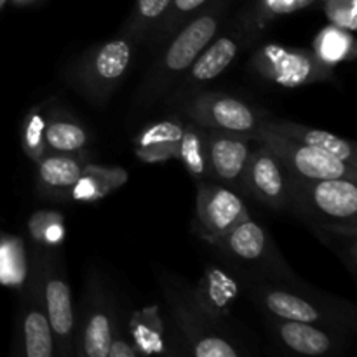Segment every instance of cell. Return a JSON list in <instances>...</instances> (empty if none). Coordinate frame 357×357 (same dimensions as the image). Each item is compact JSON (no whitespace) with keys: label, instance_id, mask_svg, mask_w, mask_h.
<instances>
[{"label":"cell","instance_id":"2","mask_svg":"<svg viewBox=\"0 0 357 357\" xmlns=\"http://www.w3.org/2000/svg\"><path fill=\"white\" fill-rule=\"evenodd\" d=\"M255 138L281 160L291 176L303 178V180H324V178L356 180V167L342 162L324 150L293 142L267 129H258Z\"/></svg>","mask_w":357,"mask_h":357},{"label":"cell","instance_id":"7","mask_svg":"<svg viewBox=\"0 0 357 357\" xmlns=\"http://www.w3.org/2000/svg\"><path fill=\"white\" fill-rule=\"evenodd\" d=\"M208 139L213 178L229 185L239 183L251 153L248 135L208 129Z\"/></svg>","mask_w":357,"mask_h":357},{"label":"cell","instance_id":"23","mask_svg":"<svg viewBox=\"0 0 357 357\" xmlns=\"http://www.w3.org/2000/svg\"><path fill=\"white\" fill-rule=\"evenodd\" d=\"M112 326L107 314L94 312L84 333V354L89 357H108L112 345Z\"/></svg>","mask_w":357,"mask_h":357},{"label":"cell","instance_id":"10","mask_svg":"<svg viewBox=\"0 0 357 357\" xmlns=\"http://www.w3.org/2000/svg\"><path fill=\"white\" fill-rule=\"evenodd\" d=\"M183 126L176 121H160L149 126L136 139V155L145 162H162L178 153Z\"/></svg>","mask_w":357,"mask_h":357},{"label":"cell","instance_id":"15","mask_svg":"<svg viewBox=\"0 0 357 357\" xmlns=\"http://www.w3.org/2000/svg\"><path fill=\"white\" fill-rule=\"evenodd\" d=\"M197 300L211 316L227 312L237 295V284L232 278L218 268H209L197 286Z\"/></svg>","mask_w":357,"mask_h":357},{"label":"cell","instance_id":"16","mask_svg":"<svg viewBox=\"0 0 357 357\" xmlns=\"http://www.w3.org/2000/svg\"><path fill=\"white\" fill-rule=\"evenodd\" d=\"M279 335L288 349L303 356H323L331 351L333 340L312 323L300 321H282L279 324Z\"/></svg>","mask_w":357,"mask_h":357},{"label":"cell","instance_id":"12","mask_svg":"<svg viewBox=\"0 0 357 357\" xmlns=\"http://www.w3.org/2000/svg\"><path fill=\"white\" fill-rule=\"evenodd\" d=\"M45 316L51 324L52 333L65 347L68 345L73 331V309L70 286L59 278H51L45 282Z\"/></svg>","mask_w":357,"mask_h":357},{"label":"cell","instance_id":"18","mask_svg":"<svg viewBox=\"0 0 357 357\" xmlns=\"http://www.w3.org/2000/svg\"><path fill=\"white\" fill-rule=\"evenodd\" d=\"M268 312L282 321H300V323H319L323 314L302 296L288 291H268L264 298Z\"/></svg>","mask_w":357,"mask_h":357},{"label":"cell","instance_id":"5","mask_svg":"<svg viewBox=\"0 0 357 357\" xmlns=\"http://www.w3.org/2000/svg\"><path fill=\"white\" fill-rule=\"evenodd\" d=\"M250 218L243 199L223 185L199 181L197 220L206 239L218 243L234 227Z\"/></svg>","mask_w":357,"mask_h":357},{"label":"cell","instance_id":"26","mask_svg":"<svg viewBox=\"0 0 357 357\" xmlns=\"http://www.w3.org/2000/svg\"><path fill=\"white\" fill-rule=\"evenodd\" d=\"M194 354L197 357H237L239 352L220 337H204L195 344Z\"/></svg>","mask_w":357,"mask_h":357},{"label":"cell","instance_id":"25","mask_svg":"<svg viewBox=\"0 0 357 357\" xmlns=\"http://www.w3.org/2000/svg\"><path fill=\"white\" fill-rule=\"evenodd\" d=\"M356 0H324L328 20L342 30H356Z\"/></svg>","mask_w":357,"mask_h":357},{"label":"cell","instance_id":"22","mask_svg":"<svg viewBox=\"0 0 357 357\" xmlns=\"http://www.w3.org/2000/svg\"><path fill=\"white\" fill-rule=\"evenodd\" d=\"M44 142L54 152L68 153L82 150L87 142V136L86 131L73 122L54 121L45 128Z\"/></svg>","mask_w":357,"mask_h":357},{"label":"cell","instance_id":"31","mask_svg":"<svg viewBox=\"0 0 357 357\" xmlns=\"http://www.w3.org/2000/svg\"><path fill=\"white\" fill-rule=\"evenodd\" d=\"M138 354L136 349H132L131 345L126 344V342L112 340L110 351H108V357H132Z\"/></svg>","mask_w":357,"mask_h":357},{"label":"cell","instance_id":"20","mask_svg":"<svg viewBox=\"0 0 357 357\" xmlns=\"http://www.w3.org/2000/svg\"><path fill=\"white\" fill-rule=\"evenodd\" d=\"M26 255L17 237H0V284L20 288L26 279Z\"/></svg>","mask_w":357,"mask_h":357},{"label":"cell","instance_id":"11","mask_svg":"<svg viewBox=\"0 0 357 357\" xmlns=\"http://www.w3.org/2000/svg\"><path fill=\"white\" fill-rule=\"evenodd\" d=\"M176 157L183 162L185 169L194 180L206 181L213 178L209 164L208 128H202L195 122L183 126Z\"/></svg>","mask_w":357,"mask_h":357},{"label":"cell","instance_id":"3","mask_svg":"<svg viewBox=\"0 0 357 357\" xmlns=\"http://www.w3.org/2000/svg\"><path fill=\"white\" fill-rule=\"evenodd\" d=\"M253 65L261 75L284 87H298L328 77V63L317 54L281 45H265L255 54Z\"/></svg>","mask_w":357,"mask_h":357},{"label":"cell","instance_id":"32","mask_svg":"<svg viewBox=\"0 0 357 357\" xmlns=\"http://www.w3.org/2000/svg\"><path fill=\"white\" fill-rule=\"evenodd\" d=\"M6 3H7V0H0V10H2V7L6 6Z\"/></svg>","mask_w":357,"mask_h":357},{"label":"cell","instance_id":"8","mask_svg":"<svg viewBox=\"0 0 357 357\" xmlns=\"http://www.w3.org/2000/svg\"><path fill=\"white\" fill-rule=\"evenodd\" d=\"M218 17L213 13L201 14L176 35L164 54L162 68L169 73H180L190 68L206 45L213 40L218 30Z\"/></svg>","mask_w":357,"mask_h":357},{"label":"cell","instance_id":"17","mask_svg":"<svg viewBox=\"0 0 357 357\" xmlns=\"http://www.w3.org/2000/svg\"><path fill=\"white\" fill-rule=\"evenodd\" d=\"M131 61V45L126 40H110L101 45L91 61V72L100 82L121 79Z\"/></svg>","mask_w":357,"mask_h":357},{"label":"cell","instance_id":"9","mask_svg":"<svg viewBox=\"0 0 357 357\" xmlns=\"http://www.w3.org/2000/svg\"><path fill=\"white\" fill-rule=\"evenodd\" d=\"M260 129H267V131L275 132V135H281L284 138L293 139V142L303 143V145L314 146V149L324 150V152L331 153L333 157H337L342 162L349 164L351 167H356L357 155H356V146L352 145L347 139L340 138V136L333 135V132L323 131V129H314L307 128V126L295 124V122H261Z\"/></svg>","mask_w":357,"mask_h":357},{"label":"cell","instance_id":"24","mask_svg":"<svg viewBox=\"0 0 357 357\" xmlns=\"http://www.w3.org/2000/svg\"><path fill=\"white\" fill-rule=\"evenodd\" d=\"M351 38L342 28L331 26L319 35L317 40V58L324 63H335L345 58V52L349 51Z\"/></svg>","mask_w":357,"mask_h":357},{"label":"cell","instance_id":"19","mask_svg":"<svg viewBox=\"0 0 357 357\" xmlns=\"http://www.w3.org/2000/svg\"><path fill=\"white\" fill-rule=\"evenodd\" d=\"M82 174L80 164L68 155L44 157L38 164V178L42 183L58 190L75 187L82 180Z\"/></svg>","mask_w":357,"mask_h":357},{"label":"cell","instance_id":"27","mask_svg":"<svg viewBox=\"0 0 357 357\" xmlns=\"http://www.w3.org/2000/svg\"><path fill=\"white\" fill-rule=\"evenodd\" d=\"M171 0H136V16L139 21H155L169 9Z\"/></svg>","mask_w":357,"mask_h":357},{"label":"cell","instance_id":"30","mask_svg":"<svg viewBox=\"0 0 357 357\" xmlns=\"http://www.w3.org/2000/svg\"><path fill=\"white\" fill-rule=\"evenodd\" d=\"M208 0H171V14L173 16H187L199 7L204 6Z\"/></svg>","mask_w":357,"mask_h":357},{"label":"cell","instance_id":"6","mask_svg":"<svg viewBox=\"0 0 357 357\" xmlns=\"http://www.w3.org/2000/svg\"><path fill=\"white\" fill-rule=\"evenodd\" d=\"M281 160L261 145L250 153L244 178L251 194L272 209H282L289 201V176Z\"/></svg>","mask_w":357,"mask_h":357},{"label":"cell","instance_id":"29","mask_svg":"<svg viewBox=\"0 0 357 357\" xmlns=\"http://www.w3.org/2000/svg\"><path fill=\"white\" fill-rule=\"evenodd\" d=\"M42 128V121L40 119H33V121L28 124L26 128V135H24V146H26L28 152L33 150V157H40L42 155V149H44V143L40 142V138H44L40 131Z\"/></svg>","mask_w":357,"mask_h":357},{"label":"cell","instance_id":"28","mask_svg":"<svg viewBox=\"0 0 357 357\" xmlns=\"http://www.w3.org/2000/svg\"><path fill=\"white\" fill-rule=\"evenodd\" d=\"M316 0H261V9L268 14H274V16H279V14H289L296 13V10L307 9L309 6Z\"/></svg>","mask_w":357,"mask_h":357},{"label":"cell","instance_id":"14","mask_svg":"<svg viewBox=\"0 0 357 357\" xmlns=\"http://www.w3.org/2000/svg\"><path fill=\"white\" fill-rule=\"evenodd\" d=\"M237 51H239V45L236 38L230 35L220 37L211 45H206L204 51L195 58V61L190 65L188 79L194 82H208V80L216 79L234 61Z\"/></svg>","mask_w":357,"mask_h":357},{"label":"cell","instance_id":"21","mask_svg":"<svg viewBox=\"0 0 357 357\" xmlns=\"http://www.w3.org/2000/svg\"><path fill=\"white\" fill-rule=\"evenodd\" d=\"M54 352V337L47 316L33 309L24 317V354L28 357H51Z\"/></svg>","mask_w":357,"mask_h":357},{"label":"cell","instance_id":"1","mask_svg":"<svg viewBox=\"0 0 357 357\" xmlns=\"http://www.w3.org/2000/svg\"><path fill=\"white\" fill-rule=\"evenodd\" d=\"M289 199L307 215L330 225H356L357 187L351 178L303 180L289 176Z\"/></svg>","mask_w":357,"mask_h":357},{"label":"cell","instance_id":"13","mask_svg":"<svg viewBox=\"0 0 357 357\" xmlns=\"http://www.w3.org/2000/svg\"><path fill=\"white\" fill-rule=\"evenodd\" d=\"M216 244L243 261H260L268 250L267 234L250 218L234 227Z\"/></svg>","mask_w":357,"mask_h":357},{"label":"cell","instance_id":"4","mask_svg":"<svg viewBox=\"0 0 357 357\" xmlns=\"http://www.w3.org/2000/svg\"><path fill=\"white\" fill-rule=\"evenodd\" d=\"M192 122L208 129L255 136L261 122L250 105L225 94H202L187 108Z\"/></svg>","mask_w":357,"mask_h":357}]
</instances>
